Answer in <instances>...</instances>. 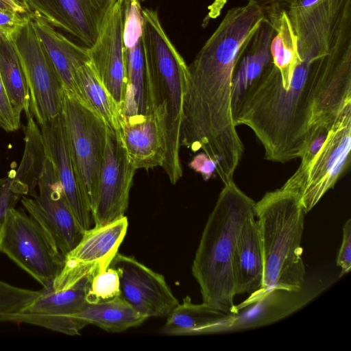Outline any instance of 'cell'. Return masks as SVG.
<instances>
[{
	"label": "cell",
	"instance_id": "1",
	"mask_svg": "<svg viewBox=\"0 0 351 351\" xmlns=\"http://www.w3.org/2000/svg\"><path fill=\"white\" fill-rule=\"evenodd\" d=\"M300 58L286 71L272 62L234 117L237 126L254 132L270 161L300 158L310 132L319 125H331L351 101V39L324 56Z\"/></svg>",
	"mask_w": 351,
	"mask_h": 351
},
{
	"label": "cell",
	"instance_id": "2",
	"mask_svg": "<svg viewBox=\"0 0 351 351\" xmlns=\"http://www.w3.org/2000/svg\"><path fill=\"white\" fill-rule=\"evenodd\" d=\"M255 202L234 180L224 184L208 216L197 249L192 274L203 302L237 315L232 257L239 233L254 213Z\"/></svg>",
	"mask_w": 351,
	"mask_h": 351
},
{
	"label": "cell",
	"instance_id": "3",
	"mask_svg": "<svg viewBox=\"0 0 351 351\" xmlns=\"http://www.w3.org/2000/svg\"><path fill=\"white\" fill-rule=\"evenodd\" d=\"M263 260L262 287L238 311L276 291L298 292L305 282L301 245L304 215L299 195L282 187L266 193L254 204Z\"/></svg>",
	"mask_w": 351,
	"mask_h": 351
},
{
	"label": "cell",
	"instance_id": "4",
	"mask_svg": "<svg viewBox=\"0 0 351 351\" xmlns=\"http://www.w3.org/2000/svg\"><path fill=\"white\" fill-rule=\"evenodd\" d=\"M142 40L146 71L154 95V112L164 132L165 158L162 167L170 182L182 176L180 129L188 65L169 38L158 14L142 9Z\"/></svg>",
	"mask_w": 351,
	"mask_h": 351
},
{
	"label": "cell",
	"instance_id": "5",
	"mask_svg": "<svg viewBox=\"0 0 351 351\" xmlns=\"http://www.w3.org/2000/svg\"><path fill=\"white\" fill-rule=\"evenodd\" d=\"M101 272L97 265L65 267L52 288L18 313L0 316V322L25 323L67 335H79L86 326L73 315L88 302V293L93 276Z\"/></svg>",
	"mask_w": 351,
	"mask_h": 351
},
{
	"label": "cell",
	"instance_id": "6",
	"mask_svg": "<svg viewBox=\"0 0 351 351\" xmlns=\"http://www.w3.org/2000/svg\"><path fill=\"white\" fill-rule=\"evenodd\" d=\"M0 252L43 287L52 288L65 258L40 225L23 210L8 209L0 232Z\"/></svg>",
	"mask_w": 351,
	"mask_h": 351
},
{
	"label": "cell",
	"instance_id": "7",
	"mask_svg": "<svg viewBox=\"0 0 351 351\" xmlns=\"http://www.w3.org/2000/svg\"><path fill=\"white\" fill-rule=\"evenodd\" d=\"M62 113L78 181L91 206L98 189L107 125L90 108L65 90Z\"/></svg>",
	"mask_w": 351,
	"mask_h": 351
},
{
	"label": "cell",
	"instance_id": "8",
	"mask_svg": "<svg viewBox=\"0 0 351 351\" xmlns=\"http://www.w3.org/2000/svg\"><path fill=\"white\" fill-rule=\"evenodd\" d=\"M29 93V110L40 128L62 112L64 86L29 18L11 34Z\"/></svg>",
	"mask_w": 351,
	"mask_h": 351
},
{
	"label": "cell",
	"instance_id": "9",
	"mask_svg": "<svg viewBox=\"0 0 351 351\" xmlns=\"http://www.w3.org/2000/svg\"><path fill=\"white\" fill-rule=\"evenodd\" d=\"M106 125L98 189L90 206L95 226L105 225L125 216L136 170L127 152L121 128Z\"/></svg>",
	"mask_w": 351,
	"mask_h": 351
},
{
	"label": "cell",
	"instance_id": "10",
	"mask_svg": "<svg viewBox=\"0 0 351 351\" xmlns=\"http://www.w3.org/2000/svg\"><path fill=\"white\" fill-rule=\"evenodd\" d=\"M350 149L351 101L339 110L298 191L306 213L335 186L349 165Z\"/></svg>",
	"mask_w": 351,
	"mask_h": 351
},
{
	"label": "cell",
	"instance_id": "11",
	"mask_svg": "<svg viewBox=\"0 0 351 351\" xmlns=\"http://www.w3.org/2000/svg\"><path fill=\"white\" fill-rule=\"evenodd\" d=\"M37 189L36 194L23 195L21 202L65 258L80 241L84 232L69 206L54 167L48 158Z\"/></svg>",
	"mask_w": 351,
	"mask_h": 351
},
{
	"label": "cell",
	"instance_id": "12",
	"mask_svg": "<svg viewBox=\"0 0 351 351\" xmlns=\"http://www.w3.org/2000/svg\"><path fill=\"white\" fill-rule=\"evenodd\" d=\"M109 267L119 274L121 296L147 318L167 317L179 304L165 277L134 258L118 252Z\"/></svg>",
	"mask_w": 351,
	"mask_h": 351
},
{
	"label": "cell",
	"instance_id": "13",
	"mask_svg": "<svg viewBox=\"0 0 351 351\" xmlns=\"http://www.w3.org/2000/svg\"><path fill=\"white\" fill-rule=\"evenodd\" d=\"M123 44L127 73L124 116L149 114L155 108L154 95L145 62L142 8L139 0H123Z\"/></svg>",
	"mask_w": 351,
	"mask_h": 351
},
{
	"label": "cell",
	"instance_id": "14",
	"mask_svg": "<svg viewBox=\"0 0 351 351\" xmlns=\"http://www.w3.org/2000/svg\"><path fill=\"white\" fill-rule=\"evenodd\" d=\"M123 21L124 2L117 0L106 16L95 43L88 47V53L104 86L124 112L127 73Z\"/></svg>",
	"mask_w": 351,
	"mask_h": 351
},
{
	"label": "cell",
	"instance_id": "15",
	"mask_svg": "<svg viewBox=\"0 0 351 351\" xmlns=\"http://www.w3.org/2000/svg\"><path fill=\"white\" fill-rule=\"evenodd\" d=\"M117 0H26L32 13L77 38L85 47L95 42Z\"/></svg>",
	"mask_w": 351,
	"mask_h": 351
},
{
	"label": "cell",
	"instance_id": "16",
	"mask_svg": "<svg viewBox=\"0 0 351 351\" xmlns=\"http://www.w3.org/2000/svg\"><path fill=\"white\" fill-rule=\"evenodd\" d=\"M47 158L52 162L69 206L84 232L90 228V202L83 192L71 159L62 113L40 128Z\"/></svg>",
	"mask_w": 351,
	"mask_h": 351
},
{
	"label": "cell",
	"instance_id": "17",
	"mask_svg": "<svg viewBox=\"0 0 351 351\" xmlns=\"http://www.w3.org/2000/svg\"><path fill=\"white\" fill-rule=\"evenodd\" d=\"M274 34L273 24L265 16L237 60L232 78L233 118L251 88L272 63L270 46Z\"/></svg>",
	"mask_w": 351,
	"mask_h": 351
},
{
	"label": "cell",
	"instance_id": "18",
	"mask_svg": "<svg viewBox=\"0 0 351 351\" xmlns=\"http://www.w3.org/2000/svg\"><path fill=\"white\" fill-rule=\"evenodd\" d=\"M121 130L136 169L162 167L165 158L164 132L157 115L123 116Z\"/></svg>",
	"mask_w": 351,
	"mask_h": 351
},
{
	"label": "cell",
	"instance_id": "19",
	"mask_svg": "<svg viewBox=\"0 0 351 351\" xmlns=\"http://www.w3.org/2000/svg\"><path fill=\"white\" fill-rule=\"evenodd\" d=\"M128 228V220L124 216L84 231L80 241L66 256L64 265L94 264L101 271L106 269L118 253Z\"/></svg>",
	"mask_w": 351,
	"mask_h": 351
},
{
	"label": "cell",
	"instance_id": "20",
	"mask_svg": "<svg viewBox=\"0 0 351 351\" xmlns=\"http://www.w3.org/2000/svg\"><path fill=\"white\" fill-rule=\"evenodd\" d=\"M232 274L237 295L248 293L252 297L260 291L263 260L255 216L246 221L237 238L232 257Z\"/></svg>",
	"mask_w": 351,
	"mask_h": 351
},
{
	"label": "cell",
	"instance_id": "21",
	"mask_svg": "<svg viewBox=\"0 0 351 351\" xmlns=\"http://www.w3.org/2000/svg\"><path fill=\"white\" fill-rule=\"evenodd\" d=\"M234 317L204 302L195 304L186 296L167 316L160 332L170 336L213 333L230 329Z\"/></svg>",
	"mask_w": 351,
	"mask_h": 351
},
{
	"label": "cell",
	"instance_id": "22",
	"mask_svg": "<svg viewBox=\"0 0 351 351\" xmlns=\"http://www.w3.org/2000/svg\"><path fill=\"white\" fill-rule=\"evenodd\" d=\"M30 19L59 74L64 90L77 97L74 72L78 66L90 60L88 47L74 43L40 16L32 13Z\"/></svg>",
	"mask_w": 351,
	"mask_h": 351
},
{
	"label": "cell",
	"instance_id": "23",
	"mask_svg": "<svg viewBox=\"0 0 351 351\" xmlns=\"http://www.w3.org/2000/svg\"><path fill=\"white\" fill-rule=\"evenodd\" d=\"M73 78L77 98L107 125L121 128L123 110L104 86L90 60L75 70Z\"/></svg>",
	"mask_w": 351,
	"mask_h": 351
},
{
	"label": "cell",
	"instance_id": "24",
	"mask_svg": "<svg viewBox=\"0 0 351 351\" xmlns=\"http://www.w3.org/2000/svg\"><path fill=\"white\" fill-rule=\"evenodd\" d=\"M73 317L85 326L95 325L111 332L137 327L148 319L121 295L108 300L88 302Z\"/></svg>",
	"mask_w": 351,
	"mask_h": 351
},
{
	"label": "cell",
	"instance_id": "25",
	"mask_svg": "<svg viewBox=\"0 0 351 351\" xmlns=\"http://www.w3.org/2000/svg\"><path fill=\"white\" fill-rule=\"evenodd\" d=\"M0 76L15 113L26 117L29 110V93L22 64L10 34L0 32Z\"/></svg>",
	"mask_w": 351,
	"mask_h": 351
},
{
	"label": "cell",
	"instance_id": "26",
	"mask_svg": "<svg viewBox=\"0 0 351 351\" xmlns=\"http://www.w3.org/2000/svg\"><path fill=\"white\" fill-rule=\"evenodd\" d=\"M26 117L27 124L23 127L24 153L16 173L11 177L26 195L32 196L36 193L38 181L47 156L41 130L32 114Z\"/></svg>",
	"mask_w": 351,
	"mask_h": 351
},
{
	"label": "cell",
	"instance_id": "27",
	"mask_svg": "<svg viewBox=\"0 0 351 351\" xmlns=\"http://www.w3.org/2000/svg\"><path fill=\"white\" fill-rule=\"evenodd\" d=\"M41 291L14 287L0 280V316L19 312L34 301Z\"/></svg>",
	"mask_w": 351,
	"mask_h": 351
},
{
	"label": "cell",
	"instance_id": "28",
	"mask_svg": "<svg viewBox=\"0 0 351 351\" xmlns=\"http://www.w3.org/2000/svg\"><path fill=\"white\" fill-rule=\"evenodd\" d=\"M119 295L120 280L115 269L108 267L93 276L88 293V302L108 300Z\"/></svg>",
	"mask_w": 351,
	"mask_h": 351
},
{
	"label": "cell",
	"instance_id": "29",
	"mask_svg": "<svg viewBox=\"0 0 351 351\" xmlns=\"http://www.w3.org/2000/svg\"><path fill=\"white\" fill-rule=\"evenodd\" d=\"M25 195L24 192L12 178L0 180V232L8 209L15 207Z\"/></svg>",
	"mask_w": 351,
	"mask_h": 351
},
{
	"label": "cell",
	"instance_id": "30",
	"mask_svg": "<svg viewBox=\"0 0 351 351\" xmlns=\"http://www.w3.org/2000/svg\"><path fill=\"white\" fill-rule=\"evenodd\" d=\"M20 118L10 104L0 76V127L7 132L16 131L21 126Z\"/></svg>",
	"mask_w": 351,
	"mask_h": 351
},
{
	"label": "cell",
	"instance_id": "31",
	"mask_svg": "<svg viewBox=\"0 0 351 351\" xmlns=\"http://www.w3.org/2000/svg\"><path fill=\"white\" fill-rule=\"evenodd\" d=\"M337 265L341 268L340 276L351 269V220L348 219L343 227V239L337 256Z\"/></svg>",
	"mask_w": 351,
	"mask_h": 351
},
{
	"label": "cell",
	"instance_id": "32",
	"mask_svg": "<svg viewBox=\"0 0 351 351\" xmlns=\"http://www.w3.org/2000/svg\"><path fill=\"white\" fill-rule=\"evenodd\" d=\"M30 14L0 9V32L12 34L20 26L26 23Z\"/></svg>",
	"mask_w": 351,
	"mask_h": 351
},
{
	"label": "cell",
	"instance_id": "33",
	"mask_svg": "<svg viewBox=\"0 0 351 351\" xmlns=\"http://www.w3.org/2000/svg\"><path fill=\"white\" fill-rule=\"evenodd\" d=\"M189 167L199 173L206 181L208 180L216 171V162L202 152L195 155L189 162Z\"/></svg>",
	"mask_w": 351,
	"mask_h": 351
},
{
	"label": "cell",
	"instance_id": "34",
	"mask_svg": "<svg viewBox=\"0 0 351 351\" xmlns=\"http://www.w3.org/2000/svg\"><path fill=\"white\" fill-rule=\"evenodd\" d=\"M297 0H248L251 3L260 9L265 14L277 12L280 10H287Z\"/></svg>",
	"mask_w": 351,
	"mask_h": 351
},
{
	"label": "cell",
	"instance_id": "35",
	"mask_svg": "<svg viewBox=\"0 0 351 351\" xmlns=\"http://www.w3.org/2000/svg\"><path fill=\"white\" fill-rule=\"evenodd\" d=\"M0 9L11 10L23 14H32L29 10L14 0H0Z\"/></svg>",
	"mask_w": 351,
	"mask_h": 351
},
{
	"label": "cell",
	"instance_id": "36",
	"mask_svg": "<svg viewBox=\"0 0 351 351\" xmlns=\"http://www.w3.org/2000/svg\"><path fill=\"white\" fill-rule=\"evenodd\" d=\"M14 1H16L17 3H19V4L22 5L23 6H24L25 8H26L27 10H29V8H28V6L27 5L26 0H14Z\"/></svg>",
	"mask_w": 351,
	"mask_h": 351
},
{
	"label": "cell",
	"instance_id": "37",
	"mask_svg": "<svg viewBox=\"0 0 351 351\" xmlns=\"http://www.w3.org/2000/svg\"><path fill=\"white\" fill-rule=\"evenodd\" d=\"M143 1H145V0H143Z\"/></svg>",
	"mask_w": 351,
	"mask_h": 351
}]
</instances>
